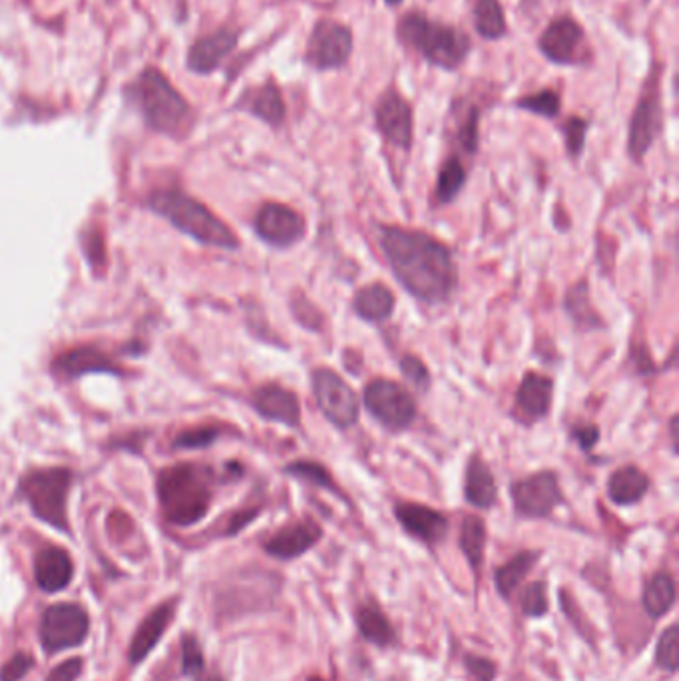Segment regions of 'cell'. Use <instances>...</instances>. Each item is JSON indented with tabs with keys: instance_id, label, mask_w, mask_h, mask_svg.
Instances as JSON below:
<instances>
[{
	"instance_id": "6da1fadb",
	"label": "cell",
	"mask_w": 679,
	"mask_h": 681,
	"mask_svg": "<svg viewBox=\"0 0 679 681\" xmlns=\"http://www.w3.org/2000/svg\"><path fill=\"white\" fill-rule=\"evenodd\" d=\"M377 236L397 281L413 298L429 305L453 298L458 277L453 251L444 243L425 231L397 226H379Z\"/></svg>"
},
{
	"instance_id": "7a4b0ae2",
	"label": "cell",
	"mask_w": 679,
	"mask_h": 681,
	"mask_svg": "<svg viewBox=\"0 0 679 681\" xmlns=\"http://www.w3.org/2000/svg\"><path fill=\"white\" fill-rule=\"evenodd\" d=\"M394 38L432 68L456 72L473 52V40L463 28L441 23L427 12L406 11L394 24Z\"/></svg>"
},
{
	"instance_id": "3957f363",
	"label": "cell",
	"mask_w": 679,
	"mask_h": 681,
	"mask_svg": "<svg viewBox=\"0 0 679 681\" xmlns=\"http://www.w3.org/2000/svg\"><path fill=\"white\" fill-rule=\"evenodd\" d=\"M210 472L193 465L167 466L158 477V499L167 522L191 526L210 510Z\"/></svg>"
},
{
	"instance_id": "277c9868",
	"label": "cell",
	"mask_w": 679,
	"mask_h": 681,
	"mask_svg": "<svg viewBox=\"0 0 679 681\" xmlns=\"http://www.w3.org/2000/svg\"><path fill=\"white\" fill-rule=\"evenodd\" d=\"M148 205L155 214L166 217L181 234L219 250H238L239 239L229 227L212 214L203 203L179 190L154 191Z\"/></svg>"
},
{
	"instance_id": "5b68a950",
	"label": "cell",
	"mask_w": 679,
	"mask_h": 681,
	"mask_svg": "<svg viewBox=\"0 0 679 681\" xmlns=\"http://www.w3.org/2000/svg\"><path fill=\"white\" fill-rule=\"evenodd\" d=\"M130 92L134 104L142 112L150 128L174 138L186 134L190 126V106L162 72L143 71L131 84Z\"/></svg>"
},
{
	"instance_id": "8992f818",
	"label": "cell",
	"mask_w": 679,
	"mask_h": 681,
	"mask_svg": "<svg viewBox=\"0 0 679 681\" xmlns=\"http://www.w3.org/2000/svg\"><path fill=\"white\" fill-rule=\"evenodd\" d=\"M72 475L64 466L36 468L24 475L18 492L38 520L56 528L59 532L71 534L66 501L71 492Z\"/></svg>"
},
{
	"instance_id": "52a82bcc",
	"label": "cell",
	"mask_w": 679,
	"mask_h": 681,
	"mask_svg": "<svg viewBox=\"0 0 679 681\" xmlns=\"http://www.w3.org/2000/svg\"><path fill=\"white\" fill-rule=\"evenodd\" d=\"M659 71L662 66L654 64L650 76H645L642 94L633 108L628 124V155L636 164L644 162L647 152L654 148L659 134L664 130V106L659 90Z\"/></svg>"
},
{
	"instance_id": "ba28073f",
	"label": "cell",
	"mask_w": 679,
	"mask_h": 681,
	"mask_svg": "<svg viewBox=\"0 0 679 681\" xmlns=\"http://www.w3.org/2000/svg\"><path fill=\"white\" fill-rule=\"evenodd\" d=\"M353 48L355 36L349 24L334 18H319L311 26L310 36L305 40L303 62L311 71L322 74L343 71L353 56Z\"/></svg>"
},
{
	"instance_id": "9c48e42d",
	"label": "cell",
	"mask_w": 679,
	"mask_h": 681,
	"mask_svg": "<svg viewBox=\"0 0 679 681\" xmlns=\"http://www.w3.org/2000/svg\"><path fill=\"white\" fill-rule=\"evenodd\" d=\"M88 633L90 616L86 608L74 602H60L45 609L38 628L40 644L48 656L83 645Z\"/></svg>"
},
{
	"instance_id": "30bf717a",
	"label": "cell",
	"mask_w": 679,
	"mask_h": 681,
	"mask_svg": "<svg viewBox=\"0 0 679 681\" xmlns=\"http://www.w3.org/2000/svg\"><path fill=\"white\" fill-rule=\"evenodd\" d=\"M363 403L370 417L393 432L408 429L417 417V403L413 394L403 389L399 382L389 379L370 381L365 387Z\"/></svg>"
},
{
	"instance_id": "8fae6325",
	"label": "cell",
	"mask_w": 679,
	"mask_h": 681,
	"mask_svg": "<svg viewBox=\"0 0 679 681\" xmlns=\"http://www.w3.org/2000/svg\"><path fill=\"white\" fill-rule=\"evenodd\" d=\"M373 119L385 142L401 152H411L415 140V110L394 84L387 86L377 98Z\"/></svg>"
},
{
	"instance_id": "7c38bea8",
	"label": "cell",
	"mask_w": 679,
	"mask_h": 681,
	"mask_svg": "<svg viewBox=\"0 0 679 681\" xmlns=\"http://www.w3.org/2000/svg\"><path fill=\"white\" fill-rule=\"evenodd\" d=\"M311 389L323 417L337 429H351L359 418V399L355 391L335 370L315 369Z\"/></svg>"
},
{
	"instance_id": "4fadbf2b",
	"label": "cell",
	"mask_w": 679,
	"mask_h": 681,
	"mask_svg": "<svg viewBox=\"0 0 679 681\" xmlns=\"http://www.w3.org/2000/svg\"><path fill=\"white\" fill-rule=\"evenodd\" d=\"M511 496L516 514L530 520L549 518L564 502L561 480L552 470H540L530 477L514 480Z\"/></svg>"
},
{
	"instance_id": "5bb4252c",
	"label": "cell",
	"mask_w": 679,
	"mask_h": 681,
	"mask_svg": "<svg viewBox=\"0 0 679 681\" xmlns=\"http://www.w3.org/2000/svg\"><path fill=\"white\" fill-rule=\"evenodd\" d=\"M538 52L554 66L584 64L586 30L570 14L550 21L537 40Z\"/></svg>"
},
{
	"instance_id": "9a60e30c",
	"label": "cell",
	"mask_w": 679,
	"mask_h": 681,
	"mask_svg": "<svg viewBox=\"0 0 679 681\" xmlns=\"http://www.w3.org/2000/svg\"><path fill=\"white\" fill-rule=\"evenodd\" d=\"M253 226L265 243L279 250L298 245L307 234V224L303 215L284 203H263L255 215Z\"/></svg>"
},
{
	"instance_id": "2e32d148",
	"label": "cell",
	"mask_w": 679,
	"mask_h": 681,
	"mask_svg": "<svg viewBox=\"0 0 679 681\" xmlns=\"http://www.w3.org/2000/svg\"><path fill=\"white\" fill-rule=\"evenodd\" d=\"M394 516L408 537L417 538L427 546L441 544L449 534V518L425 504L399 502L394 506Z\"/></svg>"
},
{
	"instance_id": "e0dca14e",
	"label": "cell",
	"mask_w": 679,
	"mask_h": 681,
	"mask_svg": "<svg viewBox=\"0 0 679 681\" xmlns=\"http://www.w3.org/2000/svg\"><path fill=\"white\" fill-rule=\"evenodd\" d=\"M323 538V528L315 520H299L293 525L284 526L274 537L263 542V550L277 560H296L319 544Z\"/></svg>"
},
{
	"instance_id": "ac0fdd59",
	"label": "cell",
	"mask_w": 679,
	"mask_h": 681,
	"mask_svg": "<svg viewBox=\"0 0 679 681\" xmlns=\"http://www.w3.org/2000/svg\"><path fill=\"white\" fill-rule=\"evenodd\" d=\"M176 606H178L176 600H167V602H162L160 606H155L143 618L142 623L138 626V630L131 638L130 645H128V661L131 666H140L143 659L154 652L155 645L162 642L164 633L167 632V628L172 626L174 616H176Z\"/></svg>"
},
{
	"instance_id": "d6986e66",
	"label": "cell",
	"mask_w": 679,
	"mask_h": 681,
	"mask_svg": "<svg viewBox=\"0 0 679 681\" xmlns=\"http://www.w3.org/2000/svg\"><path fill=\"white\" fill-rule=\"evenodd\" d=\"M251 405L267 420L281 423L291 429L301 425L299 396L279 384H265L251 394Z\"/></svg>"
},
{
	"instance_id": "ffe728a7",
	"label": "cell",
	"mask_w": 679,
	"mask_h": 681,
	"mask_svg": "<svg viewBox=\"0 0 679 681\" xmlns=\"http://www.w3.org/2000/svg\"><path fill=\"white\" fill-rule=\"evenodd\" d=\"M552 396L554 382L550 377L535 370L526 373L514 396V408L518 413V418L525 423H537L540 418L546 417L552 408Z\"/></svg>"
},
{
	"instance_id": "44dd1931",
	"label": "cell",
	"mask_w": 679,
	"mask_h": 681,
	"mask_svg": "<svg viewBox=\"0 0 679 681\" xmlns=\"http://www.w3.org/2000/svg\"><path fill=\"white\" fill-rule=\"evenodd\" d=\"M74 578V562L66 550L59 546H47L38 550L35 558L36 585L47 592L56 594L68 588Z\"/></svg>"
},
{
	"instance_id": "7402d4cb",
	"label": "cell",
	"mask_w": 679,
	"mask_h": 681,
	"mask_svg": "<svg viewBox=\"0 0 679 681\" xmlns=\"http://www.w3.org/2000/svg\"><path fill=\"white\" fill-rule=\"evenodd\" d=\"M52 370L62 379H78L88 373H112L122 375V370L108 358L106 353L92 345L76 346L59 355L52 363Z\"/></svg>"
},
{
	"instance_id": "603a6c76",
	"label": "cell",
	"mask_w": 679,
	"mask_h": 681,
	"mask_svg": "<svg viewBox=\"0 0 679 681\" xmlns=\"http://www.w3.org/2000/svg\"><path fill=\"white\" fill-rule=\"evenodd\" d=\"M238 108L250 112L251 116L262 119L263 124H267L272 128H279L286 122V100H284V94L274 80H267L262 86L248 90L239 100Z\"/></svg>"
},
{
	"instance_id": "cb8c5ba5",
	"label": "cell",
	"mask_w": 679,
	"mask_h": 681,
	"mask_svg": "<svg viewBox=\"0 0 679 681\" xmlns=\"http://www.w3.org/2000/svg\"><path fill=\"white\" fill-rule=\"evenodd\" d=\"M238 33L227 28L203 36L190 48L188 66L198 74L214 72L234 52V48L238 47Z\"/></svg>"
},
{
	"instance_id": "d4e9b609",
	"label": "cell",
	"mask_w": 679,
	"mask_h": 681,
	"mask_svg": "<svg viewBox=\"0 0 679 681\" xmlns=\"http://www.w3.org/2000/svg\"><path fill=\"white\" fill-rule=\"evenodd\" d=\"M465 499L468 504L480 510H489L499 501V487L490 466L473 454L466 463Z\"/></svg>"
},
{
	"instance_id": "484cf974",
	"label": "cell",
	"mask_w": 679,
	"mask_h": 681,
	"mask_svg": "<svg viewBox=\"0 0 679 681\" xmlns=\"http://www.w3.org/2000/svg\"><path fill=\"white\" fill-rule=\"evenodd\" d=\"M650 490V478L638 466H621L608 478L609 501L618 506H632Z\"/></svg>"
},
{
	"instance_id": "4316f807",
	"label": "cell",
	"mask_w": 679,
	"mask_h": 681,
	"mask_svg": "<svg viewBox=\"0 0 679 681\" xmlns=\"http://www.w3.org/2000/svg\"><path fill=\"white\" fill-rule=\"evenodd\" d=\"M353 310L365 321H387L393 315L394 295L391 289L382 283L361 287L353 299Z\"/></svg>"
},
{
	"instance_id": "83f0119b",
	"label": "cell",
	"mask_w": 679,
	"mask_h": 681,
	"mask_svg": "<svg viewBox=\"0 0 679 681\" xmlns=\"http://www.w3.org/2000/svg\"><path fill=\"white\" fill-rule=\"evenodd\" d=\"M676 600H678V588L671 573L664 570V572L654 573L647 580L644 594H642V604L650 618L657 620V618L668 616L676 606Z\"/></svg>"
},
{
	"instance_id": "f1b7e54d",
	"label": "cell",
	"mask_w": 679,
	"mask_h": 681,
	"mask_svg": "<svg viewBox=\"0 0 679 681\" xmlns=\"http://www.w3.org/2000/svg\"><path fill=\"white\" fill-rule=\"evenodd\" d=\"M470 21L482 40L496 42L508 35V21L501 0H475Z\"/></svg>"
},
{
	"instance_id": "f546056e",
	"label": "cell",
	"mask_w": 679,
	"mask_h": 681,
	"mask_svg": "<svg viewBox=\"0 0 679 681\" xmlns=\"http://www.w3.org/2000/svg\"><path fill=\"white\" fill-rule=\"evenodd\" d=\"M355 623L363 640H367L369 644L379 645V647H391L397 644L393 623L389 621L379 606H373V604L359 606Z\"/></svg>"
},
{
	"instance_id": "4dcf8cb0",
	"label": "cell",
	"mask_w": 679,
	"mask_h": 681,
	"mask_svg": "<svg viewBox=\"0 0 679 681\" xmlns=\"http://www.w3.org/2000/svg\"><path fill=\"white\" fill-rule=\"evenodd\" d=\"M538 558H540V552L525 550V552H518L496 570L494 584L504 600H511L514 596V592L520 588L530 570L537 566Z\"/></svg>"
},
{
	"instance_id": "1f68e13d",
	"label": "cell",
	"mask_w": 679,
	"mask_h": 681,
	"mask_svg": "<svg viewBox=\"0 0 679 681\" xmlns=\"http://www.w3.org/2000/svg\"><path fill=\"white\" fill-rule=\"evenodd\" d=\"M466 167L463 166L461 157L458 155H449L444 162H442L441 169H439V176H437V186H435V198L441 205H449L456 200V196L465 188Z\"/></svg>"
},
{
	"instance_id": "d6a6232c",
	"label": "cell",
	"mask_w": 679,
	"mask_h": 681,
	"mask_svg": "<svg viewBox=\"0 0 679 681\" xmlns=\"http://www.w3.org/2000/svg\"><path fill=\"white\" fill-rule=\"evenodd\" d=\"M487 525L478 516H466L461 526V550L465 554L470 568L478 573L482 560H485V550H487Z\"/></svg>"
},
{
	"instance_id": "836d02e7",
	"label": "cell",
	"mask_w": 679,
	"mask_h": 681,
	"mask_svg": "<svg viewBox=\"0 0 679 681\" xmlns=\"http://www.w3.org/2000/svg\"><path fill=\"white\" fill-rule=\"evenodd\" d=\"M566 313L573 317V321L580 327V329H598L600 327V315H598L592 303H590V287L588 281L582 279L578 281L576 286L568 291L566 295Z\"/></svg>"
},
{
	"instance_id": "e575fe53",
	"label": "cell",
	"mask_w": 679,
	"mask_h": 681,
	"mask_svg": "<svg viewBox=\"0 0 679 681\" xmlns=\"http://www.w3.org/2000/svg\"><path fill=\"white\" fill-rule=\"evenodd\" d=\"M513 106L516 110L528 112V114L540 116V118L554 119L561 116L562 98L556 90L542 88V90H537V92L516 98Z\"/></svg>"
},
{
	"instance_id": "d590c367",
	"label": "cell",
	"mask_w": 679,
	"mask_h": 681,
	"mask_svg": "<svg viewBox=\"0 0 679 681\" xmlns=\"http://www.w3.org/2000/svg\"><path fill=\"white\" fill-rule=\"evenodd\" d=\"M286 475L289 477L299 478L301 482L310 484V487H317V489L329 490L341 496L339 489L335 487L334 477L331 472L319 465V463H311V461H299V463H291L286 466Z\"/></svg>"
},
{
	"instance_id": "8d00e7d4",
	"label": "cell",
	"mask_w": 679,
	"mask_h": 681,
	"mask_svg": "<svg viewBox=\"0 0 679 681\" xmlns=\"http://www.w3.org/2000/svg\"><path fill=\"white\" fill-rule=\"evenodd\" d=\"M480 110L475 104L466 108L465 118L461 119L456 128V142L463 148V152L475 155L478 152V140H480Z\"/></svg>"
},
{
	"instance_id": "74e56055",
	"label": "cell",
	"mask_w": 679,
	"mask_h": 681,
	"mask_svg": "<svg viewBox=\"0 0 679 681\" xmlns=\"http://www.w3.org/2000/svg\"><path fill=\"white\" fill-rule=\"evenodd\" d=\"M179 647H181V673L186 678H200L205 666L200 640L193 633H184Z\"/></svg>"
},
{
	"instance_id": "f35d334b",
	"label": "cell",
	"mask_w": 679,
	"mask_h": 681,
	"mask_svg": "<svg viewBox=\"0 0 679 681\" xmlns=\"http://www.w3.org/2000/svg\"><path fill=\"white\" fill-rule=\"evenodd\" d=\"M678 626H669L668 630L659 635V642L656 645V666L666 671V673H676L678 671Z\"/></svg>"
},
{
	"instance_id": "ab89813d",
	"label": "cell",
	"mask_w": 679,
	"mask_h": 681,
	"mask_svg": "<svg viewBox=\"0 0 679 681\" xmlns=\"http://www.w3.org/2000/svg\"><path fill=\"white\" fill-rule=\"evenodd\" d=\"M562 136H564V146L570 157H580L586 148V138L590 130V122L580 116H570L562 124Z\"/></svg>"
},
{
	"instance_id": "60d3db41",
	"label": "cell",
	"mask_w": 679,
	"mask_h": 681,
	"mask_svg": "<svg viewBox=\"0 0 679 681\" xmlns=\"http://www.w3.org/2000/svg\"><path fill=\"white\" fill-rule=\"evenodd\" d=\"M520 609L528 618H542L549 614V590L544 582L526 585L520 594Z\"/></svg>"
},
{
	"instance_id": "b9f144b4",
	"label": "cell",
	"mask_w": 679,
	"mask_h": 681,
	"mask_svg": "<svg viewBox=\"0 0 679 681\" xmlns=\"http://www.w3.org/2000/svg\"><path fill=\"white\" fill-rule=\"evenodd\" d=\"M291 311H293V317L301 323V327H305L310 331H322L323 313L303 293L293 295Z\"/></svg>"
},
{
	"instance_id": "7bdbcfd3",
	"label": "cell",
	"mask_w": 679,
	"mask_h": 681,
	"mask_svg": "<svg viewBox=\"0 0 679 681\" xmlns=\"http://www.w3.org/2000/svg\"><path fill=\"white\" fill-rule=\"evenodd\" d=\"M401 373H403L408 384H413L420 393L429 391L430 373L420 358L415 357V355H405L401 358Z\"/></svg>"
},
{
	"instance_id": "ee69618b",
	"label": "cell",
	"mask_w": 679,
	"mask_h": 681,
	"mask_svg": "<svg viewBox=\"0 0 679 681\" xmlns=\"http://www.w3.org/2000/svg\"><path fill=\"white\" fill-rule=\"evenodd\" d=\"M35 666V656H30L28 652H16L9 661L0 666V681H23Z\"/></svg>"
},
{
	"instance_id": "f6af8a7d",
	"label": "cell",
	"mask_w": 679,
	"mask_h": 681,
	"mask_svg": "<svg viewBox=\"0 0 679 681\" xmlns=\"http://www.w3.org/2000/svg\"><path fill=\"white\" fill-rule=\"evenodd\" d=\"M219 432L222 430L217 427H198V429L184 430V432H179L174 444L178 449H203V446L217 441Z\"/></svg>"
},
{
	"instance_id": "bcb514c9",
	"label": "cell",
	"mask_w": 679,
	"mask_h": 681,
	"mask_svg": "<svg viewBox=\"0 0 679 681\" xmlns=\"http://www.w3.org/2000/svg\"><path fill=\"white\" fill-rule=\"evenodd\" d=\"M465 666L466 671L475 681H494L496 678V666L494 661H490L489 657L475 656V654L466 656Z\"/></svg>"
},
{
	"instance_id": "7dc6e473",
	"label": "cell",
	"mask_w": 679,
	"mask_h": 681,
	"mask_svg": "<svg viewBox=\"0 0 679 681\" xmlns=\"http://www.w3.org/2000/svg\"><path fill=\"white\" fill-rule=\"evenodd\" d=\"M83 657H71L48 673L45 681H76L83 676Z\"/></svg>"
},
{
	"instance_id": "c3c4849f",
	"label": "cell",
	"mask_w": 679,
	"mask_h": 681,
	"mask_svg": "<svg viewBox=\"0 0 679 681\" xmlns=\"http://www.w3.org/2000/svg\"><path fill=\"white\" fill-rule=\"evenodd\" d=\"M573 439L582 451H590L600 439V430L596 425H580L573 430Z\"/></svg>"
},
{
	"instance_id": "681fc988",
	"label": "cell",
	"mask_w": 679,
	"mask_h": 681,
	"mask_svg": "<svg viewBox=\"0 0 679 681\" xmlns=\"http://www.w3.org/2000/svg\"><path fill=\"white\" fill-rule=\"evenodd\" d=\"M382 2H385L389 9H397V7H401L405 0H382Z\"/></svg>"
},
{
	"instance_id": "f907efd6",
	"label": "cell",
	"mask_w": 679,
	"mask_h": 681,
	"mask_svg": "<svg viewBox=\"0 0 679 681\" xmlns=\"http://www.w3.org/2000/svg\"><path fill=\"white\" fill-rule=\"evenodd\" d=\"M200 681H226V680H224V678H219L217 673H212V676H205V678H202V680Z\"/></svg>"
}]
</instances>
